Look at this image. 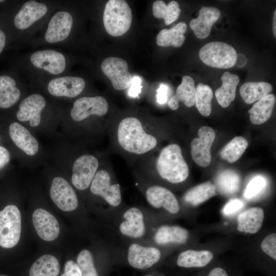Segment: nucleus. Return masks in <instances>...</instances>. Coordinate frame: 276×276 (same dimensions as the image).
Listing matches in <instances>:
<instances>
[{
  "instance_id": "obj_35",
  "label": "nucleus",
  "mask_w": 276,
  "mask_h": 276,
  "mask_svg": "<svg viewBox=\"0 0 276 276\" xmlns=\"http://www.w3.org/2000/svg\"><path fill=\"white\" fill-rule=\"evenodd\" d=\"M248 145L246 139L241 136H236L221 149L220 156L228 162L233 163L240 158Z\"/></svg>"
},
{
  "instance_id": "obj_1",
  "label": "nucleus",
  "mask_w": 276,
  "mask_h": 276,
  "mask_svg": "<svg viewBox=\"0 0 276 276\" xmlns=\"http://www.w3.org/2000/svg\"><path fill=\"white\" fill-rule=\"evenodd\" d=\"M55 3L29 0L5 7L0 13L11 32L14 42L26 40L44 27L52 13L58 7Z\"/></svg>"
},
{
  "instance_id": "obj_50",
  "label": "nucleus",
  "mask_w": 276,
  "mask_h": 276,
  "mask_svg": "<svg viewBox=\"0 0 276 276\" xmlns=\"http://www.w3.org/2000/svg\"><path fill=\"white\" fill-rule=\"evenodd\" d=\"M6 2H7V1H6L0 0V5L2 4H5Z\"/></svg>"
},
{
  "instance_id": "obj_31",
  "label": "nucleus",
  "mask_w": 276,
  "mask_h": 276,
  "mask_svg": "<svg viewBox=\"0 0 276 276\" xmlns=\"http://www.w3.org/2000/svg\"><path fill=\"white\" fill-rule=\"evenodd\" d=\"M271 84L266 82H247L243 84L240 88V94L247 104L258 101L272 90Z\"/></svg>"
},
{
  "instance_id": "obj_21",
  "label": "nucleus",
  "mask_w": 276,
  "mask_h": 276,
  "mask_svg": "<svg viewBox=\"0 0 276 276\" xmlns=\"http://www.w3.org/2000/svg\"><path fill=\"white\" fill-rule=\"evenodd\" d=\"M189 237L188 231L180 226L162 225L152 230L148 243L156 246L183 244Z\"/></svg>"
},
{
  "instance_id": "obj_43",
  "label": "nucleus",
  "mask_w": 276,
  "mask_h": 276,
  "mask_svg": "<svg viewBox=\"0 0 276 276\" xmlns=\"http://www.w3.org/2000/svg\"><path fill=\"white\" fill-rule=\"evenodd\" d=\"M61 276H82V273L77 263L68 260L65 264L64 273Z\"/></svg>"
},
{
  "instance_id": "obj_18",
  "label": "nucleus",
  "mask_w": 276,
  "mask_h": 276,
  "mask_svg": "<svg viewBox=\"0 0 276 276\" xmlns=\"http://www.w3.org/2000/svg\"><path fill=\"white\" fill-rule=\"evenodd\" d=\"M20 80L14 70L0 72V109H10L19 101L21 95Z\"/></svg>"
},
{
  "instance_id": "obj_47",
  "label": "nucleus",
  "mask_w": 276,
  "mask_h": 276,
  "mask_svg": "<svg viewBox=\"0 0 276 276\" xmlns=\"http://www.w3.org/2000/svg\"><path fill=\"white\" fill-rule=\"evenodd\" d=\"M208 276H228V275L224 269L215 267L211 270Z\"/></svg>"
},
{
  "instance_id": "obj_39",
  "label": "nucleus",
  "mask_w": 276,
  "mask_h": 276,
  "mask_svg": "<svg viewBox=\"0 0 276 276\" xmlns=\"http://www.w3.org/2000/svg\"><path fill=\"white\" fill-rule=\"evenodd\" d=\"M266 185V181L261 175L254 177L248 183L244 192V196L250 199L260 193Z\"/></svg>"
},
{
  "instance_id": "obj_24",
  "label": "nucleus",
  "mask_w": 276,
  "mask_h": 276,
  "mask_svg": "<svg viewBox=\"0 0 276 276\" xmlns=\"http://www.w3.org/2000/svg\"><path fill=\"white\" fill-rule=\"evenodd\" d=\"M221 12L213 7H202L199 11L197 18L192 19L190 27L195 36L199 39H204L210 34L214 24L220 17Z\"/></svg>"
},
{
  "instance_id": "obj_29",
  "label": "nucleus",
  "mask_w": 276,
  "mask_h": 276,
  "mask_svg": "<svg viewBox=\"0 0 276 276\" xmlns=\"http://www.w3.org/2000/svg\"><path fill=\"white\" fill-rule=\"evenodd\" d=\"M275 103L273 94H268L258 100L248 110L251 122L260 125L266 122L271 116Z\"/></svg>"
},
{
  "instance_id": "obj_8",
  "label": "nucleus",
  "mask_w": 276,
  "mask_h": 276,
  "mask_svg": "<svg viewBox=\"0 0 276 276\" xmlns=\"http://www.w3.org/2000/svg\"><path fill=\"white\" fill-rule=\"evenodd\" d=\"M124 243V247L112 254H125L127 262L132 267L146 270L156 264L160 260L162 253L157 246L140 242Z\"/></svg>"
},
{
  "instance_id": "obj_13",
  "label": "nucleus",
  "mask_w": 276,
  "mask_h": 276,
  "mask_svg": "<svg viewBox=\"0 0 276 276\" xmlns=\"http://www.w3.org/2000/svg\"><path fill=\"white\" fill-rule=\"evenodd\" d=\"M99 161L94 156L84 154L78 157L72 168V182L78 190L88 188L98 171Z\"/></svg>"
},
{
  "instance_id": "obj_37",
  "label": "nucleus",
  "mask_w": 276,
  "mask_h": 276,
  "mask_svg": "<svg viewBox=\"0 0 276 276\" xmlns=\"http://www.w3.org/2000/svg\"><path fill=\"white\" fill-rule=\"evenodd\" d=\"M216 184L222 193L231 194L238 190L240 185V178L235 171L225 170L217 176Z\"/></svg>"
},
{
  "instance_id": "obj_42",
  "label": "nucleus",
  "mask_w": 276,
  "mask_h": 276,
  "mask_svg": "<svg viewBox=\"0 0 276 276\" xmlns=\"http://www.w3.org/2000/svg\"><path fill=\"white\" fill-rule=\"evenodd\" d=\"M243 205V202L240 199H231L225 205L223 213L225 215H232L241 209Z\"/></svg>"
},
{
  "instance_id": "obj_51",
  "label": "nucleus",
  "mask_w": 276,
  "mask_h": 276,
  "mask_svg": "<svg viewBox=\"0 0 276 276\" xmlns=\"http://www.w3.org/2000/svg\"><path fill=\"white\" fill-rule=\"evenodd\" d=\"M1 140H2V136H1V135L0 134V142H1Z\"/></svg>"
},
{
  "instance_id": "obj_6",
  "label": "nucleus",
  "mask_w": 276,
  "mask_h": 276,
  "mask_svg": "<svg viewBox=\"0 0 276 276\" xmlns=\"http://www.w3.org/2000/svg\"><path fill=\"white\" fill-rule=\"evenodd\" d=\"M89 188L90 192L107 205L108 222L124 208L121 187L109 171L98 170Z\"/></svg>"
},
{
  "instance_id": "obj_28",
  "label": "nucleus",
  "mask_w": 276,
  "mask_h": 276,
  "mask_svg": "<svg viewBox=\"0 0 276 276\" xmlns=\"http://www.w3.org/2000/svg\"><path fill=\"white\" fill-rule=\"evenodd\" d=\"M213 253L207 250L188 249L181 252L178 256L176 264L181 267H202L213 259Z\"/></svg>"
},
{
  "instance_id": "obj_12",
  "label": "nucleus",
  "mask_w": 276,
  "mask_h": 276,
  "mask_svg": "<svg viewBox=\"0 0 276 276\" xmlns=\"http://www.w3.org/2000/svg\"><path fill=\"white\" fill-rule=\"evenodd\" d=\"M44 80L48 92L56 97H76L84 90L86 85L83 78L72 75H64Z\"/></svg>"
},
{
  "instance_id": "obj_40",
  "label": "nucleus",
  "mask_w": 276,
  "mask_h": 276,
  "mask_svg": "<svg viewBox=\"0 0 276 276\" xmlns=\"http://www.w3.org/2000/svg\"><path fill=\"white\" fill-rule=\"evenodd\" d=\"M14 42L11 32L3 16L0 13V56Z\"/></svg>"
},
{
  "instance_id": "obj_41",
  "label": "nucleus",
  "mask_w": 276,
  "mask_h": 276,
  "mask_svg": "<svg viewBox=\"0 0 276 276\" xmlns=\"http://www.w3.org/2000/svg\"><path fill=\"white\" fill-rule=\"evenodd\" d=\"M262 250L274 260H276V234L267 235L261 244Z\"/></svg>"
},
{
  "instance_id": "obj_5",
  "label": "nucleus",
  "mask_w": 276,
  "mask_h": 276,
  "mask_svg": "<svg viewBox=\"0 0 276 276\" xmlns=\"http://www.w3.org/2000/svg\"><path fill=\"white\" fill-rule=\"evenodd\" d=\"M155 169L162 179L173 184L183 182L189 174L181 149L176 144H169L162 149L156 160Z\"/></svg>"
},
{
  "instance_id": "obj_25",
  "label": "nucleus",
  "mask_w": 276,
  "mask_h": 276,
  "mask_svg": "<svg viewBox=\"0 0 276 276\" xmlns=\"http://www.w3.org/2000/svg\"><path fill=\"white\" fill-rule=\"evenodd\" d=\"M195 90L193 79L190 76H184L175 94L168 101L169 108L173 110H177L179 106V102H182L187 107L193 106L195 104Z\"/></svg>"
},
{
  "instance_id": "obj_32",
  "label": "nucleus",
  "mask_w": 276,
  "mask_h": 276,
  "mask_svg": "<svg viewBox=\"0 0 276 276\" xmlns=\"http://www.w3.org/2000/svg\"><path fill=\"white\" fill-rule=\"evenodd\" d=\"M60 265L57 259L51 255H44L33 263L29 270V276H57Z\"/></svg>"
},
{
  "instance_id": "obj_34",
  "label": "nucleus",
  "mask_w": 276,
  "mask_h": 276,
  "mask_svg": "<svg viewBox=\"0 0 276 276\" xmlns=\"http://www.w3.org/2000/svg\"><path fill=\"white\" fill-rule=\"evenodd\" d=\"M181 10L179 4L174 1L167 5L163 1H155L152 6L153 16L157 18H163L166 25L176 21L179 16Z\"/></svg>"
},
{
  "instance_id": "obj_44",
  "label": "nucleus",
  "mask_w": 276,
  "mask_h": 276,
  "mask_svg": "<svg viewBox=\"0 0 276 276\" xmlns=\"http://www.w3.org/2000/svg\"><path fill=\"white\" fill-rule=\"evenodd\" d=\"M141 79L139 77L134 76L132 78L130 88L128 91L129 95L130 97H137L141 92L142 86H141Z\"/></svg>"
},
{
  "instance_id": "obj_38",
  "label": "nucleus",
  "mask_w": 276,
  "mask_h": 276,
  "mask_svg": "<svg viewBox=\"0 0 276 276\" xmlns=\"http://www.w3.org/2000/svg\"><path fill=\"white\" fill-rule=\"evenodd\" d=\"M76 263L81 270L82 276H99L93 254L89 250H81L78 254Z\"/></svg>"
},
{
  "instance_id": "obj_2",
  "label": "nucleus",
  "mask_w": 276,
  "mask_h": 276,
  "mask_svg": "<svg viewBox=\"0 0 276 276\" xmlns=\"http://www.w3.org/2000/svg\"><path fill=\"white\" fill-rule=\"evenodd\" d=\"M151 210L136 206L124 207L109 222L108 227L125 242L148 243L152 231Z\"/></svg>"
},
{
  "instance_id": "obj_49",
  "label": "nucleus",
  "mask_w": 276,
  "mask_h": 276,
  "mask_svg": "<svg viewBox=\"0 0 276 276\" xmlns=\"http://www.w3.org/2000/svg\"><path fill=\"white\" fill-rule=\"evenodd\" d=\"M276 11L275 10L273 16V22H272V31L273 34L275 37H276Z\"/></svg>"
},
{
  "instance_id": "obj_46",
  "label": "nucleus",
  "mask_w": 276,
  "mask_h": 276,
  "mask_svg": "<svg viewBox=\"0 0 276 276\" xmlns=\"http://www.w3.org/2000/svg\"><path fill=\"white\" fill-rule=\"evenodd\" d=\"M168 87L167 85L161 83L157 90V101L159 104H164L168 99Z\"/></svg>"
},
{
  "instance_id": "obj_22",
  "label": "nucleus",
  "mask_w": 276,
  "mask_h": 276,
  "mask_svg": "<svg viewBox=\"0 0 276 276\" xmlns=\"http://www.w3.org/2000/svg\"><path fill=\"white\" fill-rule=\"evenodd\" d=\"M32 221L37 235L42 240L51 241L58 237L60 232L58 222L47 210L36 209L33 213Z\"/></svg>"
},
{
  "instance_id": "obj_52",
  "label": "nucleus",
  "mask_w": 276,
  "mask_h": 276,
  "mask_svg": "<svg viewBox=\"0 0 276 276\" xmlns=\"http://www.w3.org/2000/svg\"><path fill=\"white\" fill-rule=\"evenodd\" d=\"M145 276H151V275H145Z\"/></svg>"
},
{
  "instance_id": "obj_30",
  "label": "nucleus",
  "mask_w": 276,
  "mask_h": 276,
  "mask_svg": "<svg viewBox=\"0 0 276 276\" xmlns=\"http://www.w3.org/2000/svg\"><path fill=\"white\" fill-rule=\"evenodd\" d=\"M187 25L180 22L171 29H164L157 35L156 42L158 45L163 47L173 46L180 47L185 40L184 34L187 30Z\"/></svg>"
},
{
  "instance_id": "obj_19",
  "label": "nucleus",
  "mask_w": 276,
  "mask_h": 276,
  "mask_svg": "<svg viewBox=\"0 0 276 276\" xmlns=\"http://www.w3.org/2000/svg\"><path fill=\"white\" fill-rule=\"evenodd\" d=\"M50 196L57 206L63 211L72 212L78 206L79 202L75 191L62 177H56L52 180Z\"/></svg>"
},
{
  "instance_id": "obj_33",
  "label": "nucleus",
  "mask_w": 276,
  "mask_h": 276,
  "mask_svg": "<svg viewBox=\"0 0 276 276\" xmlns=\"http://www.w3.org/2000/svg\"><path fill=\"white\" fill-rule=\"evenodd\" d=\"M216 192V186L211 181H206L189 189L183 199L186 202L197 206L215 196Z\"/></svg>"
},
{
  "instance_id": "obj_10",
  "label": "nucleus",
  "mask_w": 276,
  "mask_h": 276,
  "mask_svg": "<svg viewBox=\"0 0 276 276\" xmlns=\"http://www.w3.org/2000/svg\"><path fill=\"white\" fill-rule=\"evenodd\" d=\"M21 232V216L18 208L8 204L0 209V248H14L19 242Z\"/></svg>"
},
{
  "instance_id": "obj_3",
  "label": "nucleus",
  "mask_w": 276,
  "mask_h": 276,
  "mask_svg": "<svg viewBox=\"0 0 276 276\" xmlns=\"http://www.w3.org/2000/svg\"><path fill=\"white\" fill-rule=\"evenodd\" d=\"M135 117L122 119L116 126L115 140L118 147L127 154L142 155L151 152L158 141L148 127Z\"/></svg>"
},
{
  "instance_id": "obj_11",
  "label": "nucleus",
  "mask_w": 276,
  "mask_h": 276,
  "mask_svg": "<svg viewBox=\"0 0 276 276\" xmlns=\"http://www.w3.org/2000/svg\"><path fill=\"white\" fill-rule=\"evenodd\" d=\"M237 52L231 45L223 42H209L200 50L199 56L205 64L217 68H228L236 64Z\"/></svg>"
},
{
  "instance_id": "obj_26",
  "label": "nucleus",
  "mask_w": 276,
  "mask_h": 276,
  "mask_svg": "<svg viewBox=\"0 0 276 276\" xmlns=\"http://www.w3.org/2000/svg\"><path fill=\"white\" fill-rule=\"evenodd\" d=\"M264 212L260 207H254L241 213L237 217V229L240 232L255 234L261 228Z\"/></svg>"
},
{
  "instance_id": "obj_16",
  "label": "nucleus",
  "mask_w": 276,
  "mask_h": 276,
  "mask_svg": "<svg viewBox=\"0 0 276 276\" xmlns=\"http://www.w3.org/2000/svg\"><path fill=\"white\" fill-rule=\"evenodd\" d=\"M101 67L115 89L121 90L129 87L133 77L128 70V63L125 60L110 57L102 61Z\"/></svg>"
},
{
  "instance_id": "obj_7",
  "label": "nucleus",
  "mask_w": 276,
  "mask_h": 276,
  "mask_svg": "<svg viewBox=\"0 0 276 276\" xmlns=\"http://www.w3.org/2000/svg\"><path fill=\"white\" fill-rule=\"evenodd\" d=\"M74 20L64 5L59 6L51 14L44 26V30L37 44L64 45L73 31Z\"/></svg>"
},
{
  "instance_id": "obj_15",
  "label": "nucleus",
  "mask_w": 276,
  "mask_h": 276,
  "mask_svg": "<svg viewBox=\"0 0 276 276\" xmlns=\"http://www.w3.org/2000/svg\"><path fill=\"white\" fill-rule=\"evenodd\" d=\"M108 108V103L103 96L82 97L75 101L70 114L73 120L80 122L93 115L103 116Z\"/></svg>"
},
{
  "instance_id": "obj_4",
  "label": "nucleus",
  "mask_w": 276,
  "mask_h": 276,
  "mask_svg": "<svg viewBox=\"0 0 276 276\" xmlns=\"http://www.w3.org/2000/svg\"><path fill=\"white\" fill-rule=\"evenodd\" d=\"M22 63L24 68L33 75V80H44L64 75L68 65L65 55L51 49L30 53Z\"/></svg>"
},
{
  "instance_id": "obj_45",
  "label": "nucleus",
  "mask_w": 276,
  "mask_h": 276,
  "mask_svg": "<svg viewBox=\"0 0 276 276\" xmlns=\"http://www.w3.org/2000/svg\"><path fill=\"white\" fill-rule=\"evenodd\" d=\"M11 154L7 148L0 145V172L2 171L9 164Z\"/></svg>"
},
{
  "instance_id": "obj_36",
  "label": "nucleus",
  "mask_w": 276,
  "mask_h": 276,
  "mask_svg": "<svg viewBox=\"0 0 276 276\" xmlns=\"http://www.w3.org/2000/svg\"><path fill=\"white\" fill-rule=\"evenodd\" d=\"M213 97V91L209 85L198 84L195 90V104L199 113L204 117H208L211 113Z\"/></svg>"
},
{
  "instance_id": "obj_23",
  "label": "nucleus",
  "mask_w": 276,
  "mask_h": 276,
  "mask_svg": "<svg viewBox=\"0 0 276 276\" xmlns=\"http://www.w3.org/2000/svg\"><path fill=\"white\" fill-rule=\"evenodd\" d=\"M9 136L13 143L29 155H34L38 151L37 140L30 131L17 122L11 123L8 128Z\"/></svg>"
},
{
  "instance_id": "obj_14",
  "label": "nucleus",
  "mask_w": 276,
  "mask_h": 276,
  "mask_svg": "<svg viewBox=\"0 0 276 276\" xmlns=\"http://www.w3.org/2000/svg\"><path fill=\"white\" fill-rule=\"evenodd\" d=\"M198 137L191 142V154L195 163L201 167H207L212 160L211 148L215 140L214 130L207 126L201 127L198 131Z\"/></svg>"
},
{
  "instance_id": "obj_27",
  "label": "nucleus",
  "mask_w": 276,
  "mask_h": 276,
  "mask_svg": "<svg viewBox=\"0 0 276 276\" xmlns=\"http://www.w3.org/2000/svg\"><path fill=\"white\" fill-rule=\"evenodd\" d=\"M222 85L215 91L219 104L223 108L228 107L235 98L236 88L240 78L236 74L225 72L221 76Z\"/></svg>"
},
{
  "instance_id": "obj_9",
  "label": "nucleus",
  "mask_w": 276,
  "mask_h": 276,
  "mask_svg": "<svg viewBox=\"0 0 276 276\" xmlns=\"http://www.w3.org/2000/svg\"><path fill=\"white\" fill-rule=\"evenodd\" d=\"M132 18L131 9L125 1L109 0L106 4L103 21L110 35L118 37L126 33L130 27Z\"/></svg>"
},
{
  "instance_id": "obj_17",
  "label": "nucleus",
  "mask_w": 276,
  "mask_h": 276,
  "mask_svg": "<svg viewBox=\"0 0 276 276\" xmlns=\"http://www.w3.org/2000/svg\"><path fill=\"white\" fill-rule=\"evenodd\" d=\"M144 196L151 208L163 209L173 215L180 211L179 203L175 195L164 187L150 185L145 188Z\"/></svg>"
},
{
  "instance_id": "obj_48",
  "label": "nucleus",
  "mask_w": 276,
  "mask_h": 276,
  "mask_svg": "<svg viewBox=\"0 0 276 276\" xmlns=\"http://www.w3.org/2000/svg\"><path fill=\"white\" fill-rule=\"evenodd\" d=\"M247 62L246 58L243 54L237 55L236 64L239 67L244 65Z\"/></svg>"
},
{
  "instance_id": "obj_20",
  "label": "nucleus",
  "mask_w": 276,
  "mask_h": 276,
  "mask_svg": "<svg viewBox=\"0 0 276 276\" xmlns=\"http://www.w3.org/2000/svg\"><path fill=\"white\" fill-rule=\"evenodd\" d=\"M46 105V100L42 95L32 94L21 101L16 117L19 121H29L31 126L36 127L40 124L41 114Z\"/></svg>"
}]
</instances>
